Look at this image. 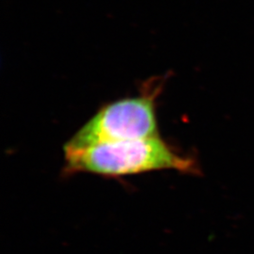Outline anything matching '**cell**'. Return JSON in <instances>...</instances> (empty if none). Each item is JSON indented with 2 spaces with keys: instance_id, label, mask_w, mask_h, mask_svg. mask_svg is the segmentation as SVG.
<instances>
[{
  "instance_id": "6da1fadb",
  "label": "cell",
  "mask_w": 254,
  "mask_h": 254,
  "mask_svg": "<svg viewBox=\"0 0 254 254\" xmlns=\"http://www.w3.org/2000/svg\"><path fill=\"white\" fill-rule=\"evenodd\" d=\"M64 173L123 177L158 171L195 173L196 163L160 136L64 149Z\"/></svg>"
},
{
  "instance_id": "7a4b0ae2",
  "label": "cell",
  "mask_w": 254,
  "mask_h": 254,
  "mask_svg": "<svg viewBox=\"0 0 254 254\" xmlns=\"http://www.w3.org/2000/svg\"><path fill=\"white\" fill-rule=\"evenodd\" d=\"M161 85L150 83L138 95L104 105L82 126L64 149L159 136L156 98Z\"/></svg>"
}]
</instances>
